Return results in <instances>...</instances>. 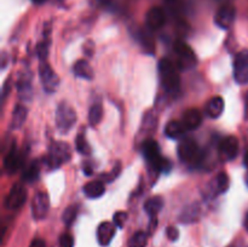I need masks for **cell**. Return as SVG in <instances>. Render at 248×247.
Wrapping results in <instances>:
<instances>
[{"instance_id": "cell-1", "label": "cell", "mask_w": 248, "mask_h": 247, "mask_svg": "<svg viewBox=\"0 0 248 247\" xmlns=\"http://www.w3.org/2000/svg\"><path fill=\"white\" fill-rule=\"evenodd\" d=\"M159 74L160 81L166 92L173 94L179 91L181 87V79L177 72V68L173 63L167 58H162L159 62Z\"/></svg>"}, {"instance_id": "cell-2", "label": "cell", "mask_w": 248, "mask_h": 247, "mask_svg": "<svg viewBox=\"0 0 248 247\" xmlns=\"http://www.w3.org/2000/svg\"><path fill=\"white\" fill-rule=\"evenodd\" d=\"M77 123V113L67 103H61L56 110V126L62 135L69 132Z\"/></svg>"}, {"instance_id": "cell-3", "label": "cell", "mask_w": 248, "mask_h": 247, "mask_svg": "<svg viewBox=\"0 0 248 247\" xmlns=\"http://www.w3.org/2000/svg\"><path fill=\"white\" fill-rule=\"evenodd\" d=\"M178 157L184 164H196L201 160V152L193 138H184L178 144Z\"/></svg>"}, {"instance_id": "cell-4", "label": "cell", "mask_w": 248, "mask_h": 247, "mask_svg": "<svg viewBox=\"0 0 248 247\" xmlns=\"http://www.w3.org/2000/svg\"><path fill=\"white\" fill-rule=\"evenodd\" d=\"M72 157L70 148L64 142H56L51 145L50 153H48L47 164L51 169H57L64 162H68Z\"/></svg>"}, {"instance_id": "cell-5", "label": "cell", "mask_w": 248, "mask_h": 247, "mask_svg": "<svg viewBox=\"0 0 248 247\" xmlns=\"http://www.w3.org/2000/svg\"><path fill=\"white\" fill-rule=\"evenodd\" d=\"M173 48L177 57H178V64L182 69H189V68L195 67L196 56L188 44L178 40L174 43Z\"/></svg>"}, {"instance_id": "cell-6", "label": "cell", "mask_w": 248, "mask_h": 247, "mask_svg": "<svg viewBox=\"0 0 248 247\" xmlns=\"http://www.w3.org/2000/svg\"><path fill=\"white\" fill-rule=\"evenodd\" d=\"M27 201V190L21 183H16L10 189L9 194L5 199V206L7 210L16 211L19 210Z\"/></svg>"}, {"instance_id": "cell-7", "label": "cell", "mask_w": 248, "mask_h": 247, "mask_svg": "<svg viewBox=\"0 0 248 247\" xmlns=\"http://www.w3.org/2000/svg\"><path fill=\"white\" fill-rule=\"evenodd\" d=\"M234 79L237 84H248V50H242L234 58Z\"/></svg>"}, {"instance_id": "cell-8", "label": "cell", "mask_w": 248, "mask_h": 247, "mask_svg": "<svg viewBox=\"0 0 248 247\" xmlns=\"http://www.w3.org/2000/svg\"><path fill=\"white\" fill-rule=\"evenodd\" d=\"M48 211H50L48 195L44 191H39L34 195L33 200H31V215H33L34 219H45L48 215Z\"/></svg>"}, {"instance_id": "cell-9", "label": "cell", "mask_w": 248, "mask_h": 247, "mask_svg": "<svg viewBox=\"0 0 248 247\" xmlns=\"http://www.w3.org/2000/svg\"><path fill=\"white\" fill-rule=\"evenodd\" d=\"M39 74H40L44 90L47 93H52L57 90L58 85H60V79L50 65L46 64L45 62L41 63V65L39 67Z\"/></svg>"}, {"instance_id": "cell-10", "label": "cell", "mask_w": 248, "mask_h": 247, "mask_svg": "<svg viewBox=\"0 0 248 247\" xmlns=\"http://www.w3.org/2000/svg\"><path fill=\"white\" fill-rule=\"evenodd\" d=\"M239 139L234 136H228L219 144V156L223 161H232L239 154Z\"/></svg>"}, {"instance_id": "cell-11", "label": "cell", "mask_w": 248, "mask_h": 247, "mask_svg": "<svg viewBox=\"0 0 248 247\" xmlns=\"http://www.w3.org/2000/svg\"><path fill=\"white\" fill-rule=\"evenodd\" d=\"M24 159H26V153L17 150L16 145H12L11 149L9 150L7 155L4 159V169L7 173H15L18 171L23 165Z\"/></svg>"}, {"instance_id": "cell-12", "label": "cell", "mask_w": 248, "mask_h": 247, "mask_svg": "<svg viewBox=\"0 0 248 247\" xmlns=\"http://www.w3.org/2000/svg\"><path fill=\"white\" fill-rule=\"evenodd\" d=\"M235 16H236V10L232 5L225 4L217 11L215 16V23L220 29H229L232 24L234 23Z\"/></svg>"}, {"instance_id": "cell-13", "label": "cell", "mask_w": 248, "mask_h": 247, "mask_svg": "<svg viewBox=\"0 0 248 247\" xmlns=\"http://www.w3.org/2000/svg\"><path fill=\"white\" fill-rule=\"evenodd\" d=\"M142 152L144 155L145 160L148 161L149 169L156 166L157 162L161 160V154H160V147L156 140L154 139H145L142 144Z\"/></svg>"}, {"instance_id": "cell-14", "label": "cell", "mask_w": 248, "mask_h": 247, "mask_svg": "<svg viewBox=\"0 0 248 247\" xmlns=\"http://www.w3.org/2000/svg\"><path fill=\"white\" fill-rule=\"evenodd\" d=\"M165 22H166V16H165V12L161 7H152L147 12L145 23H147V27L150 31H157V29L164 26Z\"/></svg>"}, {"instance_id": "cell-15", "label": "cell", "mask_w": 248, "mask_h": 247, "mask_svg": "<svg viewBox=\"0 0 248 247\" xmlns=\"http://www.w3.org/2000/svg\"><path fill=\"white\" fill-rule=\"evenodd\" d=\"M116 227L114 223L102 222L97 228V240L101 246H108L115 236Z\"/></svg>"}, {"instance_id": "cell-16", "label": "cell", "mask_w": 248, "mask_h": 247, "mask_svg": "<svg viewBox=\"0 0 248 247\" xmlns=\"http://www.w3.org/2000/svg\"><path fill=\"white\" fill-rule=\"evenodd\" d=\"M181 123L183 124L184 128L186 131L196 130L201 125V123H202V114L198 109L190 108L184 111Z\"/></svg>"}, {"instance_id": "cell-17", "label": "cell", "mask_w": 248, "mask_h": 247, "mask_svg": "<svg viewBox=\"0 0 248 247\" xmlns=\"http://www.w3.org/2000/svg\"><path fill=\"white\" fill-rule=\"evenodd\" d=\"M230 186V179L225 172H220L217 176L215 177V179L212 181L210 185V191L212 193L213 196H217L219 194L225 193V191L229 189Z\"/></svg>"}, {"instance_id": "cell-18", "label": "cell", "mask_w": 248, "mask_h": 247, "mask_svg": "<svg viewBox=\"0 0 248 247\" xmlns=\"http://www.w3.org/2000/svg\"><path fill=\"white\" fill-rule=\"evenodd\" d=\"M201 208L198 203H191L183 208V211L179 215V222L184 224H191L200 219Z\"/></svg>"}, {"instance_id": "cell-19", "label": "cell", "mask_w": 248, "mask_h": 247, "mask_svg": "<svg viewBox=\"0 0 248 247\" xmlns=\"http://www.w3.org/2000/svg\"><path fill=\"white\" fill-rule=\"evenodd\" d=\"M223 110H224V101L222 97H213L207 102L205 107V111L210 118L217 119L222 115Z\"/></svg>"}, {"instance_id": "cell-20", "label": "cell", "mask_w": 248, "mask_h": 247, "mask_svg": "<svg viewBox=\"0 0 248 247\" xmlns=\"http://www.w3.org/2000/svg\"><path fill=\"white\" fill-rule=\"evenodd\" d=\"M84 193L87 198L90 199H98L106 193V186L101 181H92L89 182L84 185Z\"/></svg>"}, {"instance_id": "cell-21", "label": "cell", "mask_w": 248, "mask_h": 247, "mask_svg": "<svg viewBox=\"0 0 248 247\" xmlns=\"http://www.w3.org/2000/svg\"><path fill=\"white\" fill-rule=\"evenodd\" d=\"M27 114H28V109L22 106V104H17L14 109V113H12L10 127L12 130H17V128L22 127V125H23L27 119Z\"/></svg>"}, {"instance_id": "cell-22", "label": "cell", "mask_w": 248, "mask_h": 247, "mask_svg": "<svg viewBox=\"0 0 248 247\" xmlns=\"http://www.w3.org/2000/svg\"><path fill=\"white\" fill-rule=\"evenodd\" d=\"M162 207H164V199L161 196H153V198L148 199L147 202L144 203V211L150 218L157 217Z\"/></svg>"}, {"instance_id": "cell-23", "label": "cell", "mask_w": 248, "mask_h": 247, "mask_svg": "<svg viewBox=\"0 0 248 247\" xmlns=\"http://www.w3.org/2000/svg\"><path fill=\"white\" fill-rule=\"evenodd\" d=\"M74 74L78 77H81L85 80H92L93 79V69L89 62L85 60H79L74 64Z\"/></svg>"}, {"instance_id": "cell-24", "label": "cell", "mask_w": 248, "mask_h": 247, "mask_svg": "<svg viewBox=\"0 0 248 247\" xmlns=\"http://www.w3.org/2000/svg\"><path fill=\"white\" fill-rule=\"evenodd\" d=\"M39 176H40V165H39L38 160H33L29 166L24 170L22 179L27 183H34L39 178Z\"/></svg>"}, {"instance_id": "cell-25", "label": "cell", "mask_w": 248, "mask_h": 247, "mask_svg": "<svg viewBox=\"0 0 248 247\" xmlns=\"http://www.w3.org/2000/svg\"><path fill=\"white\" fill-rule=\"evenodd\" d=\"M186 131V130L184 128L182 123H179V121H170L166 127H165V135L171 138V139H178L179 137L183 136Z\"/></svg>"}, {"instance_id": "cell-26", "label": "cell", "mask_w": 248, "mask_h": 247, "mask_svg": "<svg viewBox=\"0 0 248 247\" xmlns=\"http://www.w3.org/2000/svg\"><path fill=\"white\" fill-rule=\"evenodd\" d=\"M103 118V107L101 103H94L89 110V123L91 126H96Z\"/></svg>"}, {"instance_id": "cell-27", "label": "cell", "mask_w": 248, "mask_h": 247, "mask_svg": "<svg viewBox=\"0 0 248 247\" xmlns=\"http://www.w3.org/2000/svg\"><path fill=\"white\" fill-rule=\"evenodd\" d=\"M148 244V234L145 232H135L132 235V237L128 241V247H147Z\"/></svg>"}, {"instance_id": "cell-28", "label": "cell", "mask_w": 248, "mask_h": 247, "mask_svg": "<svg viewBox=\"0 0 248 247\" xmlns=\"http://www.w3.org/2000/svg\"><path fill=\"white\" fill-rule=\"evenodd\" d=\"M77 216H78L77 206L75 205L68 206V207L64 210V212H63V216H62L63 223H64L67 227H70V225L75 222V219H77Z\"/></svg>"}, {"instance_id": "cell-29", "label": "cell", "mask_w": 248, "mask_h": 247, "mask_svg": "<svg viewBox=\"0 0 248 247\" xmlns=\"http://www.w3.org/2000/svg\"><path fill=\"white\" fill-rule=\"evenodd\" d=\"M17 86H18V92L19 94H21L22 98L28 101L29 97H31V82H29L28 77H22V79L18 81V85H17Z\"/></svg>"}, {"instance_id": "cell-30", "label": "cell", "mask_w": 248, "mask_h": 247, "mask_svg": "<svg viewBox=\"0 0 248 247\" xmlns=\"http://www.w3.org/2000/svg\"><path fill=\"white\" fill-rule=\"evenodd\" d=\"M75 147H77L78 152L82 155H89L90 152H91L89 143H87L86 138L82 133L78 135L77 138H75Z\"/></svg>"}, {"instance_id": "cell-31", "label": "cell", "mask_w": 248, "mask_h": 247, "mask_svg": "<svg viewBox=\"0 0 248 247\" xmlns=\"http://www.w3.org/2000/svg\"><path fill=\"white\" fill-rule=\"evenodd\" d=\"M140 44H142V46L144 47V50L147 51V52H149V53L154 52L155 44H154V41H153L152 36H150L149 34L144 33V31H143V33H140Z\"/></svg>"}, {"instance_id": "cell-32", "label": "cell", "mask_w": 248, "mask_h": 247, "mask_svg": "<svg viewBox=\"0 0 248 247\" xmlns=\"http://www.w3.org/2000/svg\"><path fill=\"white\" fill-rule=\"evenodd\" d=\"M143 130H145V133H150L154 130H156V120L152 114H147L143 120Z\"/></svg>"}, {"instance_id": "cell-33", "label": "cell", "mask_w": 248, "mask_h": 247, "mask_svg": "<svg viewBox=\"0 0 248 247\" xmlns=\"http://www.w3.org/2000/svg\"><path fill=\"white\" fill-rule=\"evenodd\" d=\"M127 218H128L127 212H125V211H119V212H116L115 215H114L113 223L115 224L116 228L121 229V228H124V225H125Z\"/></svg>"}, {"instance_id": "cell-34", "label": "cell", "mask_w": 248, "mask_h": 247, "mask_svg": "<svg viewBox=\"0 0 248 247\" xmlns=\"http://www.w3.org/2000/svg\"><path fill=\"white\" fill-rule=\"evenodd\" d=\"M36 51H38V57L44 62V61L46 60V56H47V53H48L47 35L45 36V40L38 44V48H36Z\"/></svg>"}, {"instance_id": "cell-35", "label": "cell", "mask_w": 248, "mask_h": 247, "mask_svg": "<svg viewBox=\"0 0 248 247\" xmlns=\"http://www.w3.org/2000/svg\"><path fill=\"white\" fill-rule=\"evenodd\" d=\"M120 172H121V164H120V161H118L115 165H114V167H113V170H111L110 173L104 174L103 177H104V179L108 182V183H111V182H113L114 179L119 176V174H120Z\"/></svg>"}, {"instance_id": "cell-36", "label": "cell", "mask_w": 248, "mask_h": 247, "mask_svg": "<svg viewBox=\"0 0 248 247\" xmlns=\"http://www.w3.org/2000/svg\"><path fill=\"white\" fill-rule=\"evenodd\" d=\"M60 247H74V237L70 234L61 235Z\"/></svg>"}, {"instance_id": "cell-37", "label": "cell", "mask_w": 248, "mask_h": 247, "mask_svg": "<svg viewBox=\"0 0 248 247\" xmlns=\"http://www.w3.org/2000/svg\"><path fill=\"white\" fill-rule=\"evenodd\" d=\"M166 235L167 237H169V240H171V241H177L179 237V232L177 228L169 227L166 229Z\"/></svg>"}, {"instance_id": "cell-38", "label": "cell", "mask_w": 248, "mask_h": 247, "mask_svg": "<svg viewBox=\"0 0 248 247\" xmlns=\"http://www.w3.org/2000/svg\"><path fill=\"white\" fill-rule=\"evenodd\" d=\"M157 227V217H153L150 218V223H149V235H152L154 232V230L156 229Z\"/></svg>"}, {"instance_id": "cell-39", "label": "cell", "mask_w": 248, "mask_h": 247, "mask_svg": "<svg viewBox=\"0 0 248 247\" xmlns=\"http://www.w3.org/2000/svg\"><path fill=\"white\" fill-rule=\"evenodd\" d=\"M29 247H46V244H45V241H44V240L35 239V240H33V241H31V246H29Z\"/></svg>"}, {"instance_id": "cell-40", "label": "cell", "mask_w": 248, "mask_h": 247, "mask_svg": "<svg viewBox=\"0 0 248 247\" xmlns=\"http://www.w3.org/2000/svg\"><path fill=\"white\" fill-rule=\"evenodd\" d=\"M244 227L246 229V232H248V211L246 212V216H245V219H244Z\"/></svg>"}, {"instance_id": "cell-41", "label": "cell", "mask_w": 248, "mask_h": 247, "mask_svg": "<svg viewBox=\"0 0 248 247\" xmlns=\"http://www.w3.org/2000/svg\"><path fill=\"white\" fill-rule=\"evenodd\" d=\"M84 171H85V174H87V176L92 174V169L90 166H85L84 167Z\"/></svg>"}, {"instance_id": "cell-42", "label": "cell", "mask_w": 248, "mask_h": 247, "mask_svg": "<svg viewBox=\"0 0 248 247\" xmlns=\"http://www.w3.org/2000/svg\"><path fill=\"white\" fill-rule=\"evenodd\" d=\"M244 164H245V166H246L247 169H248V148H247L246 153H245V157H244Z\"/></svg>"}, {"instance_id": "cell-43", "label": "cell", "mask_w": 248, "mask_h": 247, "mask_svg": "<svg viewBox=\"0 0 248 247\" xmlns=\"http://www.w3.org/2000/svg\"><path fill=\"white\" fill-rule=\"evenodd\" d=\"M34 2H35V4H43L44 1H46V0H33Z\"/></svg>"}, {"instance_id": "cell-44", "label": "cell", "mask_w": 248, "mask_h": 247, "mask_svg": "<svg viewBox=\"0 0 248 247\" xmlns=\"http://www.w3.org/2000/svg\"><path fill=\"white\" fill-rule=\"evenodd\" d=\"M99 2H103V4H108V2H110L111 0H98Z\"/></svg>"}, {"instance_id": "cell-45", "label": "cell", "mask_w": 248, "mask_h": 247, "mask_svg": "<svg viewBox=\"0 0 248 247\" xmlns=\"http://www.w3.org/2000/svg\"><path fill=\"white\" fill-rule=\"evenodd\" d=\"M245 182H246V185H247V188H248V172L246 173V176H245Z\"/></svg>"}, {"instance_id": "cell-46", "label": "cell", "mask_w": 248, "mask_h": 247, "mask_svg": "<svg viewBox=\"0 0 248 247\" xmlns=\"http://www.w3.org/2000/svg\"><path fill=\"white\" fill-rule=\"evenodd\" d=\"M232 247H236V246H232Z\"/></svg>"}]
</instances>
